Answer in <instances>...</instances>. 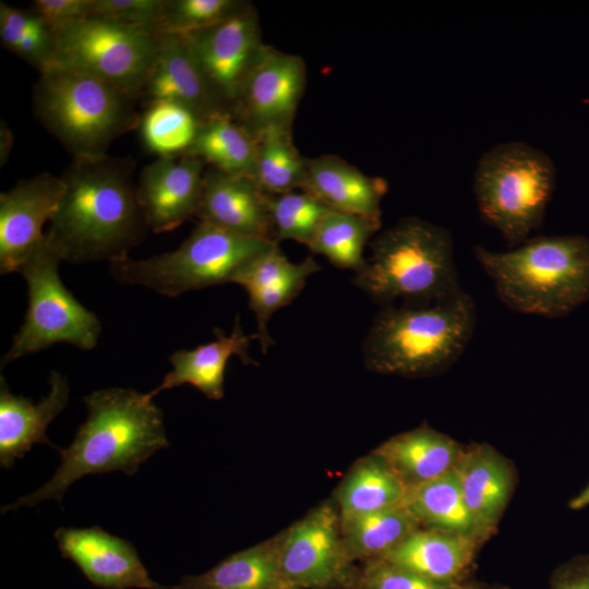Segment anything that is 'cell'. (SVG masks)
<instances>
[{
	"instance_id": "cell-1",
	"label": "cell",
	"mask_w": 589,
	"mask_h": 589,
	"mask_svg": "<svg viewBox=\"0 0 589 589\" xmlns=\"http://www.w3.org/2000/svg\"><path fill=\"white\" fill-rule=\"evenodd\" d=\"M61 178L64 190L45 232L47 247L70 263L129 257L149 228L128 163L74 159Z\"/></svg>"
},
{
	"instance_id": "cell-2",
	"label": "cell",
	"mask_w": 589,
	"mask_h": 589,
	"mask_svg": "<svg viewBox=\"0 0 589 589\" xmlns=\"http://www.w3.org/2000/svg\"><path fill=\"white\" fill-rule=\"evenodd\" d=\"M83 401L88 414L71 445L59 449L61 462L55 474L33 493L3 506L1 513L45 500L60 503L67 489L87 474L123 471L132 476L157 450L169 446L163 411L147 394L113 387L95 390Z\"/></svg>"
},
{
	"instance_id": "cell-3",
	"label": "cell",
	"mask_w": 589,
	"mask_h": 589,
	"mask_svg": "<svg viewBox=\"0 0 589 589\" xmlns=\"http://www.w3.org/2000/svg\"><path fill=\"white\" fill-rule=\"evenodd\" d=\"M476 323V303L464 289L436 302L384 305L363 339V363L378 374L436 375L462 356Z\"/></svg>"
},
{
	"instance_id": "cell-4",
	"label": "cell",
	"mask_w": 589,
	"mask_h": 589,
	"mask_svg": "<svg viewBox=\"0 0 589 589\" xmlns=\"http://www.w3.org/2000/svg\"><path fill=\"white\" fill-rule=\"evenodd\" d=\"M473 255L513 312L567 315L589 299V238L538 236L504 252L482 245Z\"/></svg>"
},
{
	"instance_id": "cell-5",
	"label": "cell",
	"mask_w": 589,
	"mask_h": 589,
	"mask_svg": "<svg viewBox=\"0 0 589 589\" xmlns=\"http://www.w3.org/2000/svg\"><path fill=\"white\" fill-rule=\"evenodd\" d=\"M371 254L354 273L353 284L384 305L424 304L446 299L462 288L450 232L418 217H404L376 235Z\"/></svg>"
},
{
	"instance_id": "cell-6",
	"label": "cell",
	"mask_w": 589,
	"mask_h": 589,
	"mask_svg": "<svg viewBox=\"0 0 589 589\" xmlns=\"http://www.w3.org/2000/svg\"><path fill=\"white\" fill-rule=\"evenodd\" d=\"M135 98L82 72L49 67L34 88L35 112L74 159L107 157L112 142L139 127Z\"/></svg>"
},
{
	"instance_id": "cell-7",
	"label": "cell",
	"mask_w": 589,
	"mask_h": 589,
	"mask_svg": "<svg viewBox=\"0 0 589 589\" xmlns=\"http://www.w3.org/2000/svg\"><path fill=\"white\" fill-rule=\"evenodd\" d=\"M276 241L248 238L200 221L180 247L144 260L130 256L109 263L111 276L177 297L211 286L237 283L241 274Z\"/></svg>"
},
{
	"instance_id": "cell-8",
	"label": "cell",
	"mask_w": 589,
	"mask_h": 589,
	"mask_svg": "<svg viewBox=\"0 0 589 589\" xmlns=\"http://www.w3.org/2000/svg\"><path fill=\"white\" fill-rule=\"evenodd\" d=\"M556 169L550 156L524 142L493 146L478 161L473 191L485 224L509 247L529 239L544 218L555 188Z\"/></svg>"
},
{
	"instance_id": "cell-9",
	"label": "cell",
	"mask_w": 589,
	"mask_h": 589,
	"mask_svg": "<svg viewBox=\"0 0 589 589\" xmlns=\"http://www.w3.org/2000/svg\"><path fill=\"white\" fill-rule=\"evenodd\" d=\"M56 65L101 80L139 98L156 60L160 35L154 31L89 15L56 32Z\"/></svg>"
},
{
	"instance_id": "cell-10",
	"label": "cell",
	"mask_w": 589,
	"mask_h": 589,
	"mask_svg": "<svg viewBox=\"0 0 589 589\" xmlns=\"http://www.w3.org/2000/svg\"><path fill=\"white\" fill-rule=\"evenodd\" d=\"M60 262L44 239L17 272L27 284L28 308L11 347L1 358V366L58 342L83 350L96 347L100 321L65 288L58 272Z\"/></svg>"
},
{
	"instance_id": "cell-11",
	"label": "cell",
	"mask_w": 589,
	"mask_h": 589,
	"mask_svg": "<svg viewBox=\"0 0 589 589\" xmlns=\"http://www.w3.org/2000/svg\"><path fill=\"white\" fill-rule=\"evenodd\" d=\"M279 533V564L289 589H354L359 567L347 552L334 501Z\"/></svg>"
},
{
	"instance_id": "cell-12",
	"label": "cell",
	"mask_w": 589,
	"mask_h": 589,
	"mask_svg": "<svg viewBox=\"0 0 589 589\" xmlns=\"http://www.w3.org/2000/svg\"><path fill=\"white\" fill-rule=\"evenodd\" d=\"M184 37L213 99L230 115L264 47L256 11L247 2L218 24Z\"/></svg>"
},
{
	"instance_id": "cell-13",
	"label": "cell",
	"mask_w": 589,
	"mask_h": 589,
	"mask_svg": "<svg viewBox=\"0 0 589 589\" xmlns=\"http://www.w3.org/2000/svg\"><path fill=\"white\" fill-rule=\"evenodd\" d=\"M305 83L299 56L264 45L230 116L255 136L269 129L292 130Z\"/></svg>"
},
{
	"instance_id": "cell-14",
	"label": "cell",
	"mask_w": 589,
	"mask_h": 589,
	"mask_svg": "<svg viewBox=\"0 0 589 589\" xmlns=\"http://www.w3.org/2000/svg\"><path fill=\"white\" fill-rule=\"evenodd\" d=\"M61 177L43 172L0 194V273H17L45 239L43 228L58 208Z\"/></svg>"
},
{
	"instance_id": "cell-15",
	"label": "cell",
	"mask_w": 589,
	"mask_h": 589,
	"mask_svg": "<svg viewBox=\"0 0 589 589\" xmlns=\"http://www.w3.org/2000/svg\"><path fill=\"white\" fill-rule=\"evenodd\" d=\"M204 173L205 163L189 155L157 157L142 169L136 194L151 230L171 231L196 215Z\"/></svg>"
},
{
	"instance_id": "cell-16",
	"label": "cell",
	"mask_w": 589,
	"mask_h": 589,
	"mask_svg": "<svg viewBox=\"0 0 589 589\" xmlns=\"http://www.w3.org/2000/svg\"><path fill=\"white\" fill-rule=\"evenodd\" d=\"M62 557L101 589H170L153 580L135 548L99 527L59 528L55 531Z\"/></svg>"
},
{
	"instance_id": "cell-17",
	"label": "cell",
	"mask_w": 589,
	"mask_h": 589,
	"mask_svg": "<svg viewBox=\"0 0 589 589\" xmlns=\"http://www.w3.org/2000/svg\"><path fill=\"white\" fill-rule=\"evenodd\" d=\"M195 216L200 221L239 236L276 241L269 195L250 177L229 175L209 167L204 173Z\"/></svg>"
},
{
	"instance_id": "cell-18",
	"label": "cell",
	"mask_w": 589,
	"mask_h": 589,
	"mask_svg": "<svg viewBox=\"0 0 589 589\" xmlns=\"http://www.w3.org/2000/svg\"><path fill=\"white\" fill-rule=\"evenodd\" d=\"M478 536L488 541L513 494V464L489 444L465 447L454 468Z\"/></svg>"
},
{
	"instance_id": "cell-19",
	"label": "cell",
	"mask_w": 589,
	"mask_h": 589,
	"mask_svg": "<svg viewBox=\"0 0 589 589\" xmlns=\"http://www.w3.org/2000/svg\"><path fill=\"white\" fill-rule=\"evenodd\" d=\"M320 269L321 266L310 256L299 263L290 262L276 243L238 278L236 284L248 292L249 306L256 320L254 335L263 353L274 344L267 328L272 315L290 304L304 288L308 278Z\"/></svg>"
},
{
	"instance_id": "cell-20",
	"label": "cell",
	"mask_w": 589,
	"mask_h": 589,
	"mask_svg": "<svg viewBox=\"0 0 589 589\" xmlns=\"http://www.w3.org/2000/svg\"><path fill=\"white\" fill-rule=\"evenodd\" d=\"M49 393L39 402L12 394L0 377V465L11 468L34 444L55 446L46 435L49 423L65 408L69 383L58 371L49 374ZM60 449V448H58Z\"/></svg>"
},
{
	"instance_id": "cell-21",
	"label": "cell",
	"mask_w": 589,
	"mask_h": 589,
	"mask_svg": "<svg viewBox=\"0 0 589 589\" xmlns=\"http://www.w3.org/2000/svg\"><path fill=\"white\" fill-rule=\"evenodd\" d=\"M483 543L474 536L419 527L380 560L433 580L466 581Z\"/></svg>"
},
{
	"instance_id": "cell-22",
	"label": "cell",
	"mask_w": 589,
	"mask_h": 589,
	"mask_svg": "<svg viewBox=\"0 0 589 589\" xmlns=\"http://www.w3.org/2000/svg\"><path fill=\"white\" fill-rule=\"evenodd\" d=\"M141 97L146 104L168 100L182 105L202 122L224 113L202 77L187 38L181 35H160L156 60Z\"/></svg>"
},
{
	"instance_id": "cell-23",
	"label": "cell",
	"mask_w": 589,
	"mask_h": 589,
	"mask_svg": "<svg viewBox=\"0 0 589 589\" xmlns=\"http://www.w3.org/2000/svg\"><path fill=\"white\" fill-rule=\"evenodd\" d=\"M214 333L215 340L193 349H180L170 354L169 361L173 369L165 375L157 387L146 393L147 396L153 399L165 389L190 384L208 399H221L225 394V371L229 358L237 356L244 364L253 363L249 347L255 335L249 336L244 333L239 316L236 317L229 335L218 328H215Z\"/></svg>"
},
{
	"instance_id": "cell-24",
	"label": "cell",
	"mask_w": 589,
	"mask_h": 589,
	"mask_svg": "<svg viewBox=\"0 0 589 589\" xmlns=\"http://www.w3.org/2000/svg\"><path fill=\"white\" fill-rule=\"evenodd\" d=\"M464 448L447 434L422 424L389 437L373 453L409 490L454 470Z\"/></svg>"
},
{
	"instance_id": "cell-25",
	"label": "cell",
	"mask_w": 589,
	"mask_h": 589,
	"mask_svg": "<svg viewBox=\"0 0 589 589\" xmlns=\"http://www.w3.org/2000/svg\"><path fill=\"white\" fill-rule=\"evenodd\" d=\"M304 191L332 209L381 218V203L387 191L382 178L366 176L335 155L306 159Z\"/></svg>"
},
{
	"instance_id": "cell-26",
	"label": "cell",
	"mask_w": 589,
	"mask_h": 589,
	"mask_svg": "<svg viewBox=\"0 0 589 589\" xmlns=\"http://www.w3.org/2000/svg\"><path fill=\"white\" fill-rule=\"evenodd\" d=\"M280 533L238 551L200 575H189L170 589H289L279 564Z\"/></svg>"
},
{
	"instance_id": "cell-27",
	"label": "cell",
	"mask_w": 589,
	"mask_h": 589,
	"mask_svg": "<svg viewBox=\"0 0 589 589\" xmlns=\"http://www.w3.org/2000/svg\"><path fill=\"white\" fill-rule=\"evenodd\" d=\"M407 489L373 452L358 459L338 484L334 502L341 521L404 505Z\"/></svg>"
},
{
	"instance_id": "cell-28",
	"label": "cell",
	"mask_w": 589,
	"mask_h": 589,
	"mask_svg": "<svg viewBox=\"0 0 589 589\" xmlns=\"http://www.w3.org/2000/svg\"><path fill=\"white\" fill-rule=\"evenodd\" d=\"M256 136L230 115L220 113L201 123L183 155L194 156L211 167L235 176H252Z\"/></svg>"
},
{
	"instance_id": "cell-29",
	"label": "cell",
	"mask_w": 589,
	"mask_h": 589,
	"mask_svg": "<svg viewBox=\"0 0 589 589\" xmlns=\"http://www.w3.org/2000/svg\"><path fill=\"white\" fill-rule=\"evenodd\" d=\"M404 506L416 518L420 527L474 536L481 539L464 501L455 470L407 490Z\"/></svg>"
},
{
	"instance_id": "cell-30",
	"label": "cell",
	"mask_w": 589,
	"mask_h": 589,
	"mask_svg": "<svg viewBox=\"0 0 589 589\" xmlns=\"http://www.w3.org/2000/svg\"><path fill=\"white\" fill-rule=\"evenodd\" d=\"M381 225V218L329 209L308 248L324 255L335 267L357 273L364 266L365 248Z\"/></svg>"
},
{
	"instance_id": "cell-31",
	"label": "cell",
	"mask_w": 589,
	"mask_h": 589,
	"mask_svg": "<svg viewBox=\"0 0 589 589\" xmlns=\"http://www.w3.org/2000/svg\"><path fill=\"white\" fill-rule=\"evenodd\" d=\"M419 527L404 505L341 521L344 542L353 562L381 558Z\"/></svg>"
},
{
	"instance_id": "cell-32",
	"label": "cell",
	"mask_w": 589,
	"mask_h": 589,
	"mask_svg": "<svg viewBox=\"0 0 589 589\" xmlns=\"http://www.w3.org/2000/svg\"><path fill=\"white\" fill-rule=\"evenodd\" d=\"M257 146L251 179L268 195L303 190L306 159L293 144L292 130L269 129L256 135Z\"/></svg>"
},
{
	"instance_id": "cell-33",
	"label": "cell",
	"mask_w": 589,
	"mask_h": 589,
	"mask_svg": "<svg viewBox=\"0 0 589 589\" xmlns=\"http://www.w3.org/2000/svg\"><path fill=\"white\" fill-rule=\"evenodd\" d=\"M202 121L190 109L168 100H153L140 118L144 147L157 157L183 155L192 144Z\"/></svg>"
},
{
	"instance_id": "cell-34",
	"label": "cell",
	"mask_w": 589,
	"mask_h": 589,
	"mask_svg": "<svg viewBox=\"0 0 589 589\" xmlns=\"http://www.w3.org/2000/svg\"><path fill=\"white\" fill-rule=\"evenodd\" d=\"M329 209L304 190L269 195L276 241L293 240L308 247Z\"/></svg>"
},
{
	"instance_id": "cell-35",
	"label": "cell",
	"mask_w": 589,
	"mask_h": 589,
	"mask_svg": "<svg viewBox=\"0 0 589 589\" xmlns=\"http://www.w3.org/2000/svg\"><path fill=\"white\" fill-rule=\"evenodd\" d=\"M247 2L239 0H166L157 24L159 35H189L238 12Z\"/></svg>"
},
{
	"instance_id": "cell-36",
	"label": "cell",
	"mask_w": 589,
	"mask_h": 589,
	"mask_svg": "<svg viewBox=\"0 0 589 589\" xmlns=\"http://www.w3.org/2000/svg\"><path fill=\"white\" fill-rule=\"evenodd\" d=\"M354 589H490L480 581L433 580L409 569L376 558L363 562Z\"/></svg>"
},
{
	"instance_id": "cell-37",
	"label": "cell",
	"mask_w": 589,
	"mask_h": 589,
	"mask_svg": "<svg viewBox=\"0 0 589 589\" xmlns=\"http://www.w3.org/2000/svg\"><path fill=\"white\" fill-rule=\"evenodd\" d=\"M165 3L166 0H94L92 15L157 33V24Z\"/></svg>"
},
{
	"instance_id": "cell-38",
	"label": "cell",
	"mask_w": 589,
	"mask_h": 589,
	"mask_svg": "<svg viewBox=\"0 0 589 589\" xmlns=\"http://www.w3.org/2000/svg\"><path fill=\"white\" fill-rule=\"evenodd\" d=\"M94 0H36L34 11L53 31L92 15Z\"/></svg>"
},
{
	"instance_id": "cell-39",
	"label": "cell",
	"mask_w": 589,
	"mask_h": 589,
	"mask_svg": "<svg viewBox=\"0 0 589 589\" xmlns=\"http://www.w3.org/2000/svg\"><path fill=\"white\" fill-rule=\"evenodd\" d=\"M550 589H589V554L577 555L556 567Z\"/></svg>"
},
{
	"instance_id": "cell-40",
	"label": "cell",
	"mask_w": 589,
	"mask_h": 589,
	"mask_svg": "<svg viewBox=\"0 0 589 589\" xmlns=\"http://www.w3.org/2000/svg\"><path fill=\"white\" fill-rule=\"evenodd\" d=\"M1 132H0V161H1V165H3L7 160H8V157H9V154H10V149L12 147V144H13V136H12V133L10 132L9 128L3 124V122H1V128H0Z\"/></svg>"
},
{
	"instance_id": "cell-41",
	"label": "cell",
	"mask_w": 589,
	"mask_h": 589,
	"mask_svg": "<svg viewBox=\"0 0 589 589\" xmlns=\"http://www.w3.org/2000/svg\"><path fill=\"white\" fill-rule=\"evenodd\" d=\"M588 505H589V484L569 501L568 507L573 510H579L587 507Z\"/></svg>"
},
{
	"instance_id": "cell-42",
	"label": "cell",
	"mask_w": 589,
	"mask_h": 589,
	"mask_svg": "<svg viewBox=\"0 0 589 589\" xmlns=\"http://www.w3.org/2000/svg\"><path fill=\"white\" fill-rule=\"evenodd\" d=\"M490 589H508L506 586H502V585H494L492 587H490Z\"/></svg>"
}]
</instances>
